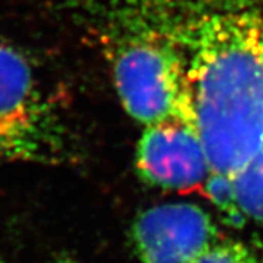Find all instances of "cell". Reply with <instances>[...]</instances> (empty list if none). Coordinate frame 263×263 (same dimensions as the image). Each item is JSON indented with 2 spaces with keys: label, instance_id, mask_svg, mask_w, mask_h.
Here are the masks:
<instances>
[{
  "label": "cell",
  "instance_id": "1",
  "mask_svg": "<svg viewBox=\"0 0 263 263\" xmlns=\"http://www.w3.org/2000/svg\"><path fill=\"white\" fill-rule=\"evenodd\" d=\"M130 0L133 19L177 48L211 173L235 176L263 142V0Z\"/></svg>",
  "mask_w": 263,
  "mask_h": 263
},
{
  "label": "cell",
  "instance_id": "2",
  "mask_svg": "<svg viewBox=\"0 0 263 263\" xmlns=\"http://www.w3.org/2000/svg\"><path fill=\"white\" fill-rule=\"evenodd\" d=\"M92 41L110 66L114 89L133 120L143 127L170 122L196 129L184 62L167 38L152 29L129 28L103 32Z\"/></svg>",
  "mask_w": 263,
  "mask_h": 263
},
{
  "label": "cell",
  "instance_id": "3",
  "mask_svg": "<svg viewBox=\"0 0 263 263\" xmlns=\"http://www.w3.org/2000/svg\"><path fill=\"white\" fill-rule=\"evenodd\" d=\"M72 152V135L34 66L0 41V160L59 164Z\"/></svg>",
  "mask_w": 263,
  "mask_h": 263
},
{
  "label": "cell",
  "instance_id": "4",
  "mask_svg": "<svg viewBox=\"0 0 263 263\" xmlns=\"http://www.w3.org/2000/svg\"><path fill=\"white\" fill-rule=\"evenodd\" d=\"M132 241L141 263H192L218 241V231L205 209L173 202L141 212Z\"/></svg>",
  "mask_w": 263,
  "mask_h": 263
},
{
  "label": "cell",
  "instance_id": "5",
  "mask_svg": "<svg viewBox=\"0 0 263 263\" xmlns=\"http://www.w3.org/2000/svg\"><path fill=\"white\" fill-rule=\"evenodd\" d=\"M135 164L145 183L167 190L203 186L211 173L199 133L183 123L145 126L136 146Z\"/></svg>",
  "mask_w": 263,
  "mask_h": 263
},
{
  "label": "cell",
  "instance_id": "6",
  "mask_svg": "<svg viewBox=\"0 0 263 263\" xmlns=\"http://www.w3.org/2000/svg\"><path fill=\"white\" fill-rule=\"evenodd\" d=\"M233 181L245 216L263 231V142L253 160Z\"/></svg>",
  "mask_w": 263,
  "mask_h": 263
},
{
  "label": "cell",
  "instance_id": "7",
  "mask_svg": "<svg viewBox=\"0 0 263 263\" xmlns=\"http://www.w3.org/2000/svg\"><path fill=\"white\" fill-rule=\"evenodd\" d=\"M203 187H205V195L209 197V200L224 215L228 216L231 224L241 226L247 221L238 203L234 181L231 177L209 173L206 181L203 183Z\"/></svg>",
  "mask_w": 263,
  "mask_h": 263
},
{
  "label": "cell",
  "instance_id": "8",
  "mask_svg": "<svg viewBox=\"0 0 263 263\" xmlns=\"http://www.w3.org/2000/svg\"><path fill=\"white\" fill-rule=\"evenodd\" d=\"M192 263H263L245 243L237 240H218Z\"/></svg>",
  "mask_w": 263,
  "mask_h": 263
},
{
  "label": "cell",
  "instance_id": "9",
  "mask_svg": "<svg viewBox=\"0 0 263 263\" xmlns=\"http://www.w3.org/2000/svg\"><path fill=\"white\" fill-rule=\"evenodd\" d=\"M54 263H82V262H79L78 259L72 257V256H66V254H63V256L57 257L56 262Z\"/></svg>",
  "mask_w": 263,
  "mask_h": 263
},
{
  "label": "cell",
  "instance_id": "10",
  "mask_svg": "<svg viewBox=\"0 0 263 263\" xmlns=\"http://www.w3.org/2000/svg\"><path fill=\"white\" fill-rule=\"evenodd\" d=\"M0 263H5V262H0Z\"/></svg>",
  "mask_w": 263,
  "mask_h": 263
}]
</instances>
